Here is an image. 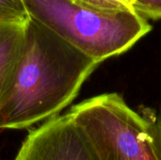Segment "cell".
Masks as SVG:
<instances>
[{
  "label": "cell",
  "instance_id": "obj_2",
  "mask_svg": "<svg viewBox=\"0 0 161 160\" xmlns=\"http://www.w3.org/2000/svg\"><path fill=\"white\" fill-rule=\"evenodd\" d=\"M30 17L99 64L130 49L152 26L134 10L103 11L76 0H24Z\"/></svg>",
  "mask_w": 161,
  "mask_h": 160
},
{
  "label": "cell",
  "instance_id": "obj_8",
  "mask_svg": "<svg viewBox=\"0 0 161 160\" xmlns=\"http://www.w3.org/2000/svg\"><path fill=\"white\" fill-rule=\"evenodd\" d=\"M133 8L144 18L161 19V0H132Z\"/></svg>",
  "mask_w": 161,
  "mask_h": 160
},
{
  "label": "cell",
  "instance_id": "obj_6",
  "mask_svg": "<svg viewBox=\"0 0 161 160\" xmlns=\"http://www.w3.org/2000/svg\"><path fill=\"white\" fill-rule=\"evenodd\" d=\"M30 18L24 0H0V25H26Z\"/></svg>",
  "mask_w": 161,
  "mask_h": 160
},
{
  "label": "cell",
  "instance_id": "obj_7",
  "mask_svg": "<svg viewBox=\"0 0 161 160\" xmlns=\"http://www.w3.org/2000/svg\"><path fill=\"white\" fill-rule=\"evenodd\" d=\"M76 1L90 8L103 10V11L134 10L132 0H76Z\"/></svg>",
  "mask_w": 161,
  "mask_h": 160
},
{
  "label": "cell",
  "instance_id": "obj_1",
  "mask_svg": "<svg viewBox=\"0 0 161 160\" xmlns=\"http://www.w3.org/2000/svg\"><path fill=\"white\" fill-rule=\"evenodd\" d=\"M99 63L30 18L10 89L0 105V129H23L58 115Z\"/></svg>",
  "mask_w": 161,
  "mask_h": 160
},
{
  "label": "cell",
  "instance_id": "obj_5",
  "mask_svg": "<svg viewBox=\"0 0 161 160\" xmlns=\"http://www.w3.org/2000/svg\"><path fill=\"white\" fill-rule=\"evenodd\" d=\"M25 25H0V105L10 89L25 42Z\"/></svg>",
  "mask_w": 161,
  "mask_h": 160
},
{
  "label": "cell",
  "instance_id": "obj_3",
  "mask_svg": "<svg viewBox=\"0 0 161 160\" xmlns=\"http://www.w3.org/2000/svg\"><path fill=\"white\" fill-rule=\"evenodd\" d=\"M69 113L88 137L97 160H161L155 122L132 109L119 93L90 98Z\"/></svg>",
  "mask_w": 161,
  "mask_h": 160
},
{
  "label": "cell",
  "instance_id": "obj_4",
  "mask_svg": "<svg viewBox=\"0 0 161 160\" xmlns=\"http://www.w3.org/2000/svg\"><path fill=\"white\" fill-rule=\"evenodd\" d=\"M15 160H97L92 146L70 113L57 115L31 131Z\"/></svg>",
  "mask_w": 161,
  "mask_h": 160
},
{
  "label": "cell",
  "instance_id": "obj_9",
  "mask_svg": "<svg viewBox=\"0 0 161 160\" xmlns=\"http://www.w3.org/2000/svg\"><path fill=\"white\" fill-rule=\"evenodd\" d=\"M155 128H156V141L157 146L161 158V113L159 117L155 121Z\"/></svg>",
  "mask_w": 161,
  "mask_h": 160
}]
</instances>
